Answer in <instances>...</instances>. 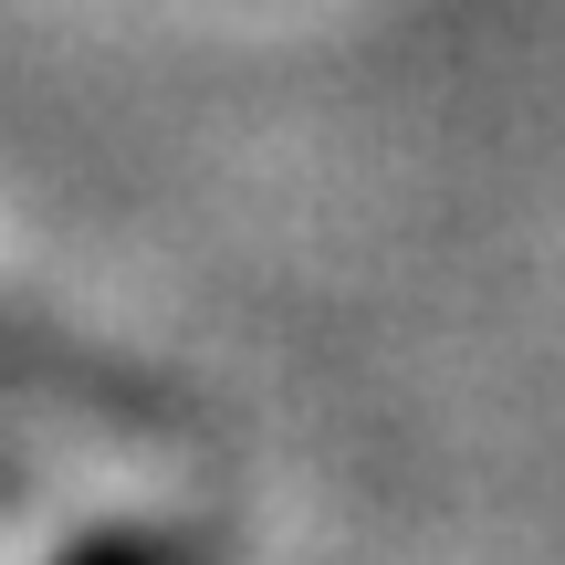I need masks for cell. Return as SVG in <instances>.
Instances as JSON below:
<instances>
[{
	"mask_svg": "<svg viewBox=\"0 0 565 565\" xmlns=\"http://www.w3.org/2000/svg\"><path fill=\"white\" fill-rule=\"evenodd\" d=\"M95 565H147V555H95Z\"/></svg>",
	"mask_w": 565,
	"mask_h": 565,
	"instance_id": "1",
	"label": "cell"
}]
</instances>
